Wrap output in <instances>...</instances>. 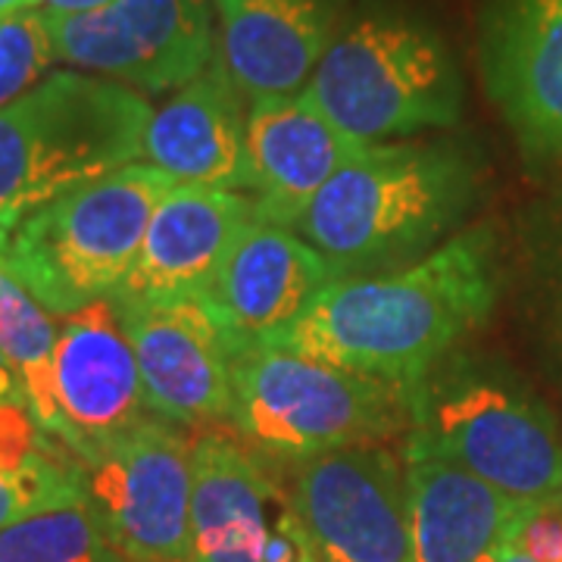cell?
Here are the masks:
<instances>
[{"mask_svg": "<svg viewBox=\"0 0 562 562\" xmlns=\"http://www.w3.org/2000/svg\"><path fill=\"white\" fill-rule=\"evenodd\" d=\"M497 301L494 238L469 228L382 276L335 279L294 325L260 344L397 384H419Z\"/></svg>", "mask_w": 562, "mask_h": 562, "instance_id": "6da1fadb", "label": "cell"}, {"mask_svg": "<svg viewBox=\"0 0 562 562\" xmlns=\"http://www.w3.org/2000/svg\"><path fill=\"white\" fill-rule=\"evenodd\" d=\"M479 172L453 144H369L294 222L338 279L391 272L457 228Z\"/></svg>", "mask_w": 562, "mask_h": 562, "instance_id": "7a4b0ae2", "label": "cell"}, {"mask_svg": "<svg viewBox=\"0 0 562 562\" xmlns=\"http://www.w3.org/2000/svg\"><path fill=\"white\" fill-rule=\"evenodd\" d=\"M154 106L120 81L60 69L0 110V225L135 162Z\"/></svg>", "mask_w": 562, "mask_h": 562, "instance_id": "3957f363", "label": "cell"}, {"mask_svg": "<svg viewBox=\"0 0 562 562\" xmlns=\"http://www.w3.org/2000/svg\"><path fill=\"white\" fill-rule=\"evenodd\" d=\"M232 428L260 460L294 465L353 443H382L413 422V384L247 344L232 369Z\"/></svg>", "mask_w": 562, "mask_h": 562, "instance_id": "277c9868", "label": "cell"}, {"mask_svg": "<svg viewBox=\"0 0 562 562\" xmlns=\"http://www.w3.org/2000/svg\"><path fill=\"white\" fill-rule=\"evenodd\" d=\"M176 184L144 160L81 184L10 232L7 269L54 316L106 301L132 272L147 225Z\"/></svg>", "mask_w": 562, "mask_h": 562, "instance_id": "5b68a950", "label": "cell"}, {"mask_svg": "<svg viewBox=\"0 0 562 562\" xmlns=\"http://www.w3.org/2000/svg\"><path fill=\"white\" fill-rule=\"evenodd\" d=\"M303 91L366 144L447 128L465 98L447 41L403 10L366 13L338 32Z\"/></svg>", "mask_w": 562, "mask_h": 562, "instance_id": "8992f818", "label": "cell"}, {"mask_svg": "<svg viewBox=\"0 0 562 562\" xmlns=\"http://www.w3.org/2000/svg\"><path fill=\"white\" fill-rule=\"evenodd\" d=\"M406 443L438 453L519 503H562V441L547 406L465 362L413 384Z\"/></svg>", "mask_w": 562, "mask_h": 562, "instance_id": "52a82bcc", "label": "cell"}, {"mask_svg": "<svg viewBox=\"0 0 562 562\" xmlns=\"http://www.w3.org/2000/svg\"><path fill=\"white\" fill-rule=\"evenodd\" d=\"M194 438L150 416L79 460L81 491L128 562H191Z\"/></svg>", "mask_w": 562, "mask_h": 562, "instance_id": "ba28073f", "label": "cell"}, {"mask_svg": "<svg viewBox=\"0 0 562 562\" xmlns=\"http://www.w3.org/2000/svg\"><path fill=\"white\" fill-rule=\"evenodd\" d=\"M284 497L325 562H416L406 462L353 443L288 465Z\"/></svg>", "mask_w": 562, "mask_h": 562, "instance_id": "9c48e42d", "label": "cell"}, {"mask_svg": "<svg viewBox=\"0 0 562 562\" xmlns=\"http://www.w3.org/2000/svg\"><path fill=\"white\" fill-rule=\"evenodd\" d=\"M50 32L63 63L150 94L179 91L216 60L206 0H113L91 13H50Z\"/></svg>", "mask_w": 562, "mask_h": 562, "instance_id": "30bf717a", "label": "cell"}, {"mask_svg": "<svg viewBox=\"0 0 562 562\" xmlns=\"http://www.w3.org/2000/svg\"><path fill=\"white\" fill-rule=\"evenodd\" d=\"M138 357L154 416L179 425L232 419V369L247 344L220 306L201 301L140 303L110 297Z\"/></svg>", "mask_w": 562, "mask_h": 562, "instance_id": "8fae6325", "label": "cell"}, {"mask_svg": "<svg viewBox=\"0 0 562 562\" xmlns=\"http://www.w3.org/2000/svg\"><path fill=\"white\" fill-rule=\"evenodd\" d=\"M482 76L525 154L562 162V0H487Z\"/></svg>", "mask_w": 562, "mask_h": 562, "instance_id": "7c38bea8", "label": "cell"}, {"mask_svg": "<svg viewBox=\"0 0 562 562\" xmlns=\"http://www.w3.org/2000/svg\"><path fill=\"white\" fill-rule=\"evenodd\" d=\"M366 147L325 116L306 91L250 103L244 191H250L254 213L294 228L313 198Z\"/></svg>", "mask_w": 562, "mask_h": 562, "instance_id": "4fadbf2b", "label": "cell"}, {"mask_svg": "<svg viewBox=\"0 0 562 562\" xmlns=\"http://www.w3.org/2000/svg\"><path fill=\"white\" fill-rule=\"evenodd\" d=\"M54 387L76 457L154 416L135 347L110 297L66 316L54 353Z\"/></svg>", "mask_w": 562, "mask_h": 562, "instance_id": "5bb4252c", "label": "cell"}, {"mask_svg": "<svg viewBox=\"0 0 562 562\" xmlns=\"http://www.w3.org/2000/svg\"><path fill=\"white\" fill-rule=\"evenodd\" d=\"M250 220L254 201L238 191L179 181L157 206L138 260L113 297L140 303L210 297L228 247Z\"/></svg>", "mask_w": 562, "mask_h": 562, "instance_id": "9a60e30c", "label": "cell"}, {"mask_svg": "<svg viewBox=\"0 0 562 562\" xmlns=\"http://www.w3.org/2000/svg\"><path fill=\"white\" fill-rule=\"evenodd\" d=\"M335 279L331 262L294 228L254 213L228 247L210 301L241 344H260L301 319Z\"/></svg>", "mask_w": 562, "mask_h": 562, "instance_id": "2e32d148", "label": "cell"}, {"mask_svg": "<svg viewBox=\"0 0 562 562\" xmlns=\"http://www.w3.org/2000/svg\"><path fill=\"white\" fill-rule=\"evenodd\" d=\"M344 0H216L220 60L250 103L301 94L338 38Z\"/></svg>", "mask_w": 562, "mask_h": 562, "instance_id": "e0dca14e", "label": "cell"}, {"mask_svg": "<svg viewBox=\"0 0 562 562\" xmlns=\"http://www.w3.org/2000/svg\"><path fill=\"white\" fill-rule=\"evenodd\" d=\"M191 562H266L284 491L266 462L225 431H203L191 450Z\"/></svg>", "mask_w": 562, "mask_h": 562, "instance_id": "ac0fdd59", "label": "cell"}, {"mask_svg": "<svg viewBox=\"0 0 562 562\" xmlns=\"http://www.w3.org/2000/svg\"><path fill=\"white\" fill-rule=\"evenodd\" d=\"M403 462L416 562H497L531 503L513 501L469 469L413 443H406Z\"/></svg>", "mask_w": 562, "mask_h": 562, "instance_id": "d6986e66", "label": "cell"}, {"mask_svg": "<svg viewBox=\"0 0 562 562\" xmlns=\"http://www.w3.org/2000/svg\"><path fill=\"white\" fill-rule=\"evenodd\" d=\"M222 60L154 110L144 135V162L184 184L241 191L247 172V113Z\"/></svg>", "mask_w": 562, "mask_h": 562, "instance_id": "ffe728a7", "label": "cell"}, {"mask_svg": "<svg viewBox=\"0 0 562 562\" xmlns=\"http://www.w3.org/2000/svg\"><path fill=\"white\" fill-rule=\"evenodd\" d=\"M57 325L29 288L7 266H0V353L16 369L25 401L38 425L63 447H69V428L54 387Z\"/></svg>", "mask_w": 562, "mask_h": 562, "instance_id": "44dd1931", "label": "cell"}, {"mask_svg": "<svg viewBox=\"0 0 562 562\" xmlns=\"http://www.w3.org/2000/svg\"><path fill=\"white\" fill-rule=\"evenodd\" d=\"M0 562H128L88 501L60 503L0 528Z\"/></svg>", "mask_w": 562, "mask_h": 562, "instance_id": "7402d4cb", "label": "cell"}, {"mask_svg": "<svg viewBox=\"0 0 562 562\" xmlns=\"http://www.w3.org/2000/svg\"><path fill=\"white\" fill-rule=\"evenodd\" d=\"M81 497L79 460L54 438L25 460H0V528Z\"/></svg>", "mask_w": 562, "mask_h": 562, "instance_id": "603a6c76", "label": "cell"}, {"mask_svg": "<svg viewBox=\"0 0 562 562\" xmlns=\"http://www.w3.org/2000/svg\"><path fill=\"white\" fill-rule=\"evenodd\" d=\"M60 60L50 32V13L44 7L20 10L0 20V110L20 101L50 76Z\"/></svg>", "mask_w": 562, "mask_h": 562, "instance_id": "cb8c5ba5", "label": "cell"}, {"mask_svg": "<svg viewBox=\"0 0 562 562\" xmlns=\"http://www.w3.org/2000/svg\"><path fill=\"white\" fill-rule=\"evenodd\" d=\"M513 543L538 562H562V503H531Z\"/></svg>", "mask_w": 562, "mask_h": 562, "instance_id": "d4e9b609", "label": "cell"}, {"mask_svg": "<svg viewBox=\"0 0 562 562\" xmlns=\"http://www.w3.org/2000/svg\"><path fill=\"white\" fill-rule=\"evenodd\" d=\"M0 406H29L16 369L0 353Z\"/></svg>", "mask_w": 562, "mask_h": 562, "instance_id": "484cf974", "label": "cell"}, {"mask_svg": "<svg viewBox=\"0 0 562 562\" xmlns=\"http://www.w3.org/2000/svg\"><path fill=\"white\" fill-rule=\"evenodd\" d=\"M113 0H38V7L50 10V13H60V16H72V13H91V10H101Z\"/></svg>", "mask_w": 562, "mask_h": 562, "instance_id": "4316f807", "label": "cell"}, {"mask_svg": "<svg viewBox=\"0 0 562 562\" xmlns=\"http://www.w3.org/2000/svg\"><path fill=\"white\" fill-rule=\"evenodd\" d=\"M497 562H538V560H531L525 550H519L516 543L513 541H506L501 547V553H497Z\"/></svg>", "mask_w": 562, "mask_h": 562, "instance_id": "83f0119b", "label": "cell"}, {"mask_svg": "<svg viewBox=\"0 0 562 562\" xmlns=\"http://www.w3.org/2000/svg\"><path fill=\"white\" fill-rule=\"evenodd\" d=\"M32 7H38V0H0V20L20 13V10H32Z\"/></svg>", "mask_w": 562, "mask_h": 562, "instance_id": "f1b7e54d", "label": "cell"}, {"mask_svg": "<svg viewBox=\"0 0 562 562\" xmlns=\"http://www.w3.org/2000/svg\"><path fill=\"white\" fill-rule=\"evenodd\" d=\"M7 250H10V232L0 225V266H7Z\"/></svg>", "mask_w": 562, "mask_h": 562, "instance_id": "f546056e", "label": "cell"}, {"mask_svg": "<svg viewBox=\"0 0 562 562\" xmlns=\"http://www.w3.org/2000/svg\"><path fill=\"white\" fill-rule=\"evenodd\" d=\"M303 562H325V560H322L319 553H316V550H313V553H310V557H306V560H303Z\"/></svg>", "mask_w": 562, "mask_h": 562, "instance_id": "4dcf8cb0", "label": "cell"}]
</instances>
